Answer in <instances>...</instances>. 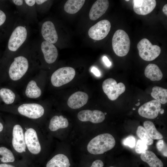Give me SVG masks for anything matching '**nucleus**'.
I'll return each mask as SVG.
<instances>
[{"instance_id":"37","label":"nucleus","mask_w":167,"mask_h":167,"mask_svg":"<svg viewBox=\"0 0 167 167\" xmlns=\"http://www.w3.org/2000/svg\"><path fill=\"white\" fill-rule=\"evenodd\" d=\"M103 60L107 66L109 67L111 66V63L106 56H104L103 57Z\"/></svg>"},{"instance_id":"45","label":"nucleus","mask_w":167,"mask_h":167,"mask_svg":"<svg viewBox=\"0 0 167 167\" xmlns=\"http://www.w3.org/2000/svg\"><path fill=\"white\" fill-rule=\"evenodd\" d=\"M129 1V0H125V1H127V2Z\"/></svg>"},{"instance_id":"4","label":"nucleus","mask_w":167,"mask_h":167,"mask_svg":"<svg viewBox=\"0 0 167 167\" xmlns=\"http://www.w3.org/2000/svg\"><path fill=\"white\" fill-rule=\"evenodd\" d=\"M25 143L27 151L31 154L39 155L41 151L38 132L36 128L28 127L24 128Z\"/></svg>"},{"instance_id":"10","label":"nucleus","mask_w":167,"mask_h":167,"mask_svg":"<svg viewBox=\"0 0 167 167\" xmlns=\"http://www.w3.org/2000/svg\"><path fill=\"white\" fill-rule=\"evenodd\" d=\"M161 107V103L156 100H153L141 106L138 112L139 115L142 117L154 119L158 116L159 113L161 114L164 113V110Z\"/></svg>"},{"instance_id":"24","label":"nucleus","mask_w":167,"mask_h":167,"mask_svg":"<svg viewBox=\"0 0 167 167\" xmlns=\"http://www.w3.org/2000/svg\"><path fill=\"white\" fill-rule=\"evenodd\" d=\"M25 93L28 98L35 99L39 97L41 94V91L38 87L36 82L31 80L27 85Z\"/></svg>"},{"instance_id":"32","label":"nucleus","mask_w":167,"mask_h":167,"mask_svg":"<svg viewBox=\"0 0 167 167\" xmlns=\"http://www.w3.org/2000/svg\"><path fill=\"white\" fill-rule=\"evenodd\" d=\"M123 144L131 148H134L135 145V137L131 135L129 136L124 139Z\"/></svg>"},{"instance_id":"44","label":"nucleus","mask_w":167,"mask_h":167,"mask_svg":"<svg viewBox=\"0 0 167 167\" xmlns=\"http://www.w3.org/2000/svg\"><path fill=\"white\" fill-rule=\"evenodd\" d=\"M133 109L134 110H135V108H133Z\"/></svg>"},{"instance_id":"40","label":"nucleus","mask_w":167,"mask_h":167,"mask_svg":"<svg viewBox=\"0 0 167 167\" xmlns=\"http://www.w3.org/2000/svg\"><path fill=\"white\" fill-rule=\"evenodd\" d=\"M47 0H36V3L38 5H40L46 2Z\"/></svg>"},{"instance_id":"16","label":"nucleus","mask_w":167,"mask_h":167,"mask_svg":"<svg viewBox=\"0 0 167 167\" xmlns=\"http://www.w3.org/2000/svg\"><path fill=\"white\" fill-rule=\"evenodd\" d=\"M41 49L47 63L51 64L56 61L58 53L56 47L53 44L44 41L41 44Z\"/></svg>"},{"instance_id":"2","label":"nucleus","mask_w":167,"mask_h":167,"mask_svg":"<svg viewBox=\"0 0 167 167\" xmlns=\"http://www.w3.org/2000/svg\"><path fill=\"white\" fill-rule=\"evenodd\" d=\"M130 40L127 34L124 30L118 29L114 34L112 45L115 53L119 57L126 56L129 52Z\"/></svg>"},{"instance_id":"5","label":"nucleus","mask_w":167,"mask_h":167,"mask_svg":"<svg viewBox=\"0 0 167 167\" xmlns=\"http://www.w3.org/2000/svg\"><path fill=\"white\" fill-rule=\"evenodd\" d=\"M140 57L146 61H152L160 55L161 49L158 46L152 45L147 38L141 40L137 45Z\"/></svg>"},{"instance_id":"22","label":"nucleus","mask_w":167,"mask_h":167,"mask_svg":"<svg viewBox=\"0 0 167 167\" xmlns=\"http://www.w3.org/2000/svg\"><path fill=\"white\" fill-rule=\"evenodd\" d=\"M68 125V122L66 118L62 115H55L50 119L49 128L50 131H55L60 129L67 128Z\"/></svg>"},{"instance_id":"46","label":"nucleus","mask_w":167,"mask_h":167,"mask_svg":"<svg viewBox=\"0 0 167 167\" xmlns=\"http://www.w3.org/2000/svg\"><path fill=\"white\" fill-rule=\"evenodd\" d=\"M109 167H115L113 166H109Z\"/></svg>"},{"instance_id":"26","label":"nucleus","mask_w":167,"mask_h":167,"mask_svg":"<svg viewBox=\"0 0 167 167\" xmlns=\"http://www.w3.org/2000/svg\"><path fill=\"white\" fill-rule=\"evenodd\" d=\"M144 127L149 137L152 139H160L163 138L162 135L156 129L153 123L149 121H146L143 123Z\"/></svg>"},{"instance_id":"35","label":"nucleus","mask_w":167,"mask_h":167,"mask_svg":"<svg viewBox=\"0 0 167 167\" xmlns=\"http://www.w3.org/2000/svg\"><path fill=\"white\" fill-rule=\"evenodd\" d=\"M91 71L96 76L98 77L101 75V73L99 70L94 67L92 68Z\"/></svg>"},{"instance_id":"30","label":"nucleus","mask_w":167,"mask_h":167,"mask_svg":"<svg viewBox=\"0 0 167 167\" xmlns=\"http://www.w3.org/2000/svg\"><path fill=\"white\" fill-rule=\"evenodd\" d=\"M148 148L147 145L145 142L139 139L136 142L135 150L137 153L141 154L146 151Z\"/></svg>"},{"instance_id":"8","label":"nucleus","mask_w":167,"mask_h":167,"mask_svg":"<svg viewBox=\"0 0 167 167\" xmlns=\"http://www.w3.org/2000/svg\"><path fill=\"white\" fill-rule=\"evenodd\" d=\"M102 87L104 93L109 99L114 101L123 93L126 89L125 85L122 83H117L113 78H108L103 82Z\"/></svg>"},{"instance_id":"21","label":"nucleus","mask_w":167,"mask_h":167,"mask_svg":"<svg viewBox=\"0 0 167 167\" xmlns=\"http://www.w3.org/2000/svg\"><path fill=\"white\" fill-rule=\"evenodd\" d=\"M68 157L65 155L59 154L54 156L47 163L46 167H70Z\"/></svg>"},{"instance_id":"11","label":"nucleus","mask_w":167,"mask_h":167,"mask_svg":"<svg viewBox=\"0 0 167 167\" xmlns=\"http://www.w3.org/2000/svg\"><path fill=\"white\" fill-rule=\"evenodd\" d=\"M17 109L21 115L32 119H37L41 117L45 112L43 107L36 103L23 104L20 105Z\"/></svg>"},{"instance_id":"39","label":"nucleus","mask_w":167,"mask_h":167,"mask_svg":"<svg viewBox=\"0 0 167 167\" xmlns=\"http://www.w3.org/2000/svg\"><path fill=\"white\" fill-rule=\"evenodd\" d=\"M0 167H15L14 165L4 163L0 164Z\"/></svg>"},{"instance_id":"7","label":"nucleus","mask_w":167,"mask_h":167,"mask_svg":"<svg viewBox=\"0 0 167 167\" xmlns=\"http://www.w3.org/2000/svg\"><path fill=\"white\" fill-rule=\"evenodd\" d=\"M75 75V71L72 67L60 68L52 74L51 81L54 86L59 87L71 81L74 78Z\"/></svg>"},{"instance_id":"43","label":"nucleus","mask_w":167,"mask_h":167,"mask_svg":"<svg viewBox=\"0 0 167 167\" xmlns=\"http://www.w3.org/2000/svg\"><path fill=\"white\" fill-rule=\"evenodd\" d=\"M140 105V103L138 102L137 104H136L135 105L137 106H139Z\"/></svg>"},{"instance_id":"31","label":"nucleus","mask_w":167,"mask_h":167,"mask_svg":"<svg viewBox=\"0 0 167 167\" xmlns=\"http://www.w3.org/2000/svg\"><path fill=\"white\" fill-rule=\"evenodd\" d=\"M156 148L164 156L167 157V145L163 140H159L156 144Z\"/></svg>"},{"instance_id":"12","label":"nucleus","mask_w":167,"mask_h":167,"mask_svg":"<svg viewBox=\"0 0 167 167\" xmlns=\"http://www.w3.org/2000/svg\"><path fill=\"white\" fill-rule=\"evenodd\" d=\"M110 22L106 19L101 20L91 27L88 31V34L92 39L100 40L105 37L111 28Z\"/></svg>"},{"instance_id":"33","label":"nucleus","mask_w":167,"mask_h":167,"mask_svg":"<svg viewBox=\"0 0 167 167\" xmlns=\"http://www.w3.org/2000/svg\"><path fill=\"white\" fill-rule=\"evenodd\" d=\"M104 163L102 161L100 160H96L93 161L90 167H103Z\"/></svg>"},{"instance_id":"28","label":"nucleus","mask_w":167,"mask_h":167,"mask_svg":"<svg viewBox=\"0 0 167 167\" xmlns=\"http://www.w3.org/2000/svg\"><path fill=\"white\" fill-rule=\"evenodd\" d=\"M0 96L3 101L7 105L13 103L15 98V95L11 90L5 88L0 89Z\"/></svg>"},{"instance_id":"15","label":"nucleus","mask_w":167,"mask_h":167,"mask_svg":"<svg viewBox=\"0 0 167 167\" xmlns=\"http://www.w3.org/2000/svg\"><path fill=\"white\" fill-rule=\"evenodd\" d=\"M41 33L45 41L53 44L58 41L57 32L54 24L51 21H47L43 23L41 27Z\"/></svg>"},{"instance_id":"14","label":"nucleus","mask_w":167,"mask_h":167,"mask_svg":"<svg viewBox=\"0 0 167 167\" xmlns=\"http://www.w3.org/2000/svg\"><path fill=\"white\" fill-rule=\"evenodd\" d=\"M133 10L137 14L146 15L151 13L156 5L155 0H134Z\"/></svg>"},{"instance_id":"42","label":"nucleus","mask_w":167,"mask_h":167,"mask_svg":"<svg viewBox=\"0 0 167 167\" xmlns=\"http://www.w3.org/2000/svg\"><path fill=\"white\" fill-rule=\"evenodd\" d=\"M3 129V126L2 123L0 122V132H1Z\"/></svg>"},{"instance_id":"29","label":"nucleus","mask_w":167,"mask_h":167,"mask_svg":"<svg viewBox=\"0 0 167 167\" xmlns=\"http://www.w3.org/2000/svg\"><path fill=\"white\" fill-rule=\"evenodd\" d=\"M136 133L141 140L147 145H151L153 143V140L149 137L146 130L143 126H140L138 127Z\"/></svg>"},{"instance_id":"20","label":"nucleus","mask_w":167,"mask_h":167,"mask_svg":"<svg viewBox=\"0 0 167 167\" xmlns=\"http://www.w3.org/2000/svg\"><path fill=\"white\" fill-rule=\"evenodd\" d=\"M145 76L151 81H159L163 77L161 70L156 64L150 63L146 67L144 71Z\"/></svg>"},{"instance_id":"41","label":"nucleus","mask_w":167,"mask_h":167,"mask_svg":"<svg viewBox=\"0 0 167 167\" xmlns=\"http://www.w3.org/2000/svg\"><path fill=\"white\" fill-rule=\"evenodd\" d=\"M167 4H165L163 6L162 9L163 12L164 13L167 15Z\"/></svg>"},{"instance_id":"38","label":"nucleus","mask_w":167,"mask_h":167,"mask_svg":"<svg viewBox=\"0 0 167 167\" xmlns=\"http://www.w3.org/2000/svg\"><path fill=\"white\" fill-rule=\"evenodd\" d=\"M12 1L16 5L19 6H22L24 2V1L22 0H14Z\"/></svg>"},{"instance_id":"13","label":"nucleus","mask_w":167,"mask_h":167,"mask_svg":"<svg viewBox=\"0 0 167 167\" xmlns=\"http://www.w3.org/2000/svg\"><path fill=\"white\" fill-rule=\"evenodd\" d=\"M77 117L81 121H90L94 123H101L104 121L105 118L104 113L97 110H81L78 113Z\"/></svg>"},{"instance_id":"47","label":"nucleus","mask_w":167,"mask_h":167,"mask_svg":"<svg viewBox=\"0 0 167 167\" xmlns=\"http://www.w3.org/2000/svg\"><path fill=\"white\" fill-rule=\"evenodd\" d=\"M139 100H139H139H138V101H139Z\"/></svg>"},{"instance_id":"23","label":"nucleus","mask_w":167,"mask_h":167,"mask_svg":"<svg viewBox=\"0 0 167 167\" xmlns=\"http://www.w3.org/2000/svg\"><path fill=\"white\" fill-rule=\"evenodd\" d=\"M85 1L84 0H68L64 5V10L69 14H75L81 9Z\"/></svg>"},{"instance_id":"25","label":"nucleus","mask_w":167,"mask_h":167,"mask_svg":"<svg viewBox=\"0 0 167 167\" xmlns=\"http://www.w3.org/2000/svg\"><path fill=\"white\" fill-rule=\"evenodd\" d=\"M151 96L160 103L165 104L167 102V90L158 86L152 88Z\"/></svg>"},{"instance_id":"34","label":"nucleus","mask_w":167,"mask_h":167,"mask_svg":"<svg viewBox=\"0 0 167 167\" xmlns=\"http://www.w3.org/2000/svg\"><path fill=\"white\" fill-rule=\"evenodd\" d=\"M6 16L2 11L0 10V26L2 25L6 21Z\"/></svg>"},{"instance_id":"27","label":"nucleus","mask_w":167,"mask_h":167,"mask_svg":"<svg viewBox=\"0 0 167 167\" xmlns=\"http://www.w3.org/2000/svg\"><path fill=\"white\" fill-rule=\"evenodd\" d=\"M0 160L3 163H11L15 161V158L12 152L4 147H0Z\"/></svg>"},{"instance_id":"18","label":"nucleus","mask_w":167,"mask_h":167,"mask_svg":"<svg viewBox=\"0 0 167 167\" xmlns=\"http://www.w3.org/2000/svg\"><path fill=\"white\" fill-rule=\"evenodd\" d=\"M88 99V96L86 93L81 91L77 92L69 97L67 105L71 109H79L87 103Z\"/></svg>"},{"instance_id":"36","label":"nucleus","mask_w":167,"mask_h":167,"mask_svg":"<svg viewBox=\"0 0 167 167\" xmlns=\"http://www.w3.org/2000/svg\"><path fill=\"white\" fill-rule=\"evenodd\" d=\"M24 2L28 6H33L36 3V0H25Z\"/></svg>"},{"instance_id":"6","label":"nucleus","mask_w":167,"mask_h":167,"mask_svg":"<svg viewBox=\"0 0 167 167\" xmlns=\"http://www.w3.org/2000/svg\"><path fill=\"white\" fill-rule=\"evenodd\" d=\"M28 31L26 27L19 25L14 29L9 38L8 48L11 52L17 51L24 44L28 36Z\"/></svg>"},{"instance_id":"1","label":"nucleus","mask_w":167,"mask_h":167,"mask_svg":"<svg viewBox=\"0 0 167 167\" xmlns=\"http://www.w3.org/2000/svg\"><path fill=\"white\" fill-rule=\"evenodd\" d=\"M115 143V139L111 135L104 133L96 136L90 141L87 145V150L91 154H102L112 149Z\"/></svg>"},{"instance_id":"17","label":"nucleus","mask_w":167,"mask_h":167,"mask_svg":"<svg viewBox=\"0 0 167 167\" xmlns=\"http://www.w3.org/2000/svg\"><path fill=\"white\" fill-rule=\"evenodd\" d=\"M109 6L107 0H98L93 4L89 13L90 19L95 20L106 12Z\"/></svg>"},{"instance_id":"19","label":"nucleus","mask_w":167,"mask_h":167,"mask_svg":"<svg viewBox=\"0 0 167 167\" xmlns=\"http://www.w3.org/2000/svg\"><path fill=\"white\" fill-rule=\"evenodd\" d=\"M141 159L148 164L150 167H163V164L152 151L146 150L141 153Z\"/></svg>"},{"instance_id":"9","label":"nucleus","mask_w":167,"mask_h":167,"mask_svg":"<svg viewBox=\"0 0 167 167\" xmlns=\"http://www.w3.org/2000/svg\"><path fill=\"white\" fill-rule=\"evenodd\" d=\"M11 143L12 147L17 153L22 154L27 151L25 143L24 128L19 124L15 125L12 128Z\"/></svg>"},{"instance_id":"3","label":"nucleus","mask_w":167,"mask_h":167,"mask_svg":"<svg viewBox=\"0 0 167 167\" xmlns=\"http://www.w3.org/2000/svg\"><path fill=\"white\" fill-rule=\"evenodd\" d=\"M29 66L28 60L25 57L20 55L15 57L9 68L10 78L13 81L20 79L26 73Z\"/></svg>"}]
</instances>
